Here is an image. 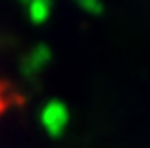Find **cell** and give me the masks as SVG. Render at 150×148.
<instances>
[{
    "instance_id": "cell-1",
    "label": "cell",
    "mask_w": 150,
    "mask_h": 148,
    "mask_svg": "<svg viewBox=\"0 0 150 148\" xmlns=\"http://www.w3.org/2000/svg\"><path fill=\"white\" fill-rule=\"evenodd\" d=\"M40 125L46 131V135L50 137H62L66 133L67 121H69V112L67 106L60 100H48L40 108L39 113Z\"/></svg>"
},
{
    "instance_id": "cell-2",
    "label": "cell",
    "mask_w": 150,
    "mask_h": 148,
    "mask_svg": "<svg viewBox=\"0 0 150 148\" xmlns=\"http://www.w3.org/2000/svg\"><path fill=\"white\" fill-rule=\"evenodd\" d=\"M50 60H52L50 46L44 42H39L21 58V62H19V73H21L23 79L33 81V79H37L44 71V67H48Z\"/></svg>"
},
{
    "instance_id": "cell-3",
    "label": "cell",
    "mask_w": 150,
    "mask_h": 148,
    "mask_svg": "<svg viewBox=\"0 0 150 148\" xmlns=\"http://www.w3.org/2000/svg\"><path fill=\"white\" fill-rule=\"evenodd\" d=\"M25 10H27V16H29L31 23L42 25V23L48 21L50 13H52V0H33Z\"/></svg>"
},
{
    "instance_id": "cell-4",
    "label": "cell",
    "mask_w": 150,
    "mask_h": 148,
    "mask_svg": "<svg viewBox=\"0 0 150 148\" xmlns=\"http://www.w3.org/2000/svg\"><path fill=\"white\" fill-rule=\"evenodd\" d=\"M4 108H6V94H4V87L0 85V113L4 112Z\"/></svg>"
},
{
    "instance_id": "cell-5",
    "label": "cell",
    "mask_w": 150,
    "mask_h": 148,
    "mask_svg": "<svg viewBox=\"0 0 150 148\" xmlns=\"http://www.w3.org/2000/svg\"><path fill=\"white\" fill-rule=\"evenodd\" d=\"M18 2H19V4H23V6H25V8H27V6H29V4H31V2H33V0H18Z\"/></svg>"
}]
</instances>
